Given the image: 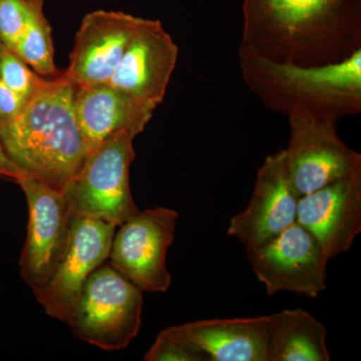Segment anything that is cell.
<instances>
[{
  "label": "cell",
  "instance_id": "7c38bea8",
  "mask_svg": "<svg viewBox=\"0 0 361 361\" xmlns=\"http://www.w3.org/2000/svg\"><path fill=\"white\" fill-rule=\"evenodd\" d=\"M178 56L179 47L161 21L142 18L106 84L157 109L164 101Z\"/></svg>",
  "mask_w": 361,
  "mask_h": 361
},
{
  "label": "cell",
  "instance_id": "3957f363",
  "mask_svg": "<svg viewBox=\"0 0 361 361\" xmlns=\"http://www.w3.org/2000/svg\"><path fill=\"white\" fill-rule=\"evenodd\" d=\"M242 78L268 110L334 123L361 113V49L341 63H276L239 45Z\"/></svg>",
  "mask_w": 361,
  "mask_h": 361
},
{
  "label": "cell",
  "instance_id": "d4e9b609",
  "mask_svg": "<svg viewBox=\"0 0 361 361\" xmlns=\"http://www.w3.org/2000/svg\"><path fill=\"white\" fill-rule=\"evenodd\" d=\"M2 47H4V44H2L1 40H0V54H1Z\"/></svg>",
  "mask_w": 361,
  "mask_h": 361
},
{
  "label": "cell",
  "instance_id": "9a60e30c",
  "mask_svg": "<svg viewBox=\"0 0 361 361\" xmlns=\"http://www.w3.org/2000/svg\"><path fill=\"white\" fill-rule=\"evenodd\" d=\"M165 330L208 361H268L269 315L199 320Z\"/></svg>",
  "mask_w": 361,
  "mask_h": 361
},
{
  "label": "cell",
  "instance_id": "52a82bcc",
  "mask_svg": "<svg viewBox=\"0 0 361 361\" xmlns=\"http://www.w3.org/2000/svg\"><path fill=\"white\" fill-rule=\"evenodd\" d=\"M247 253L268 295L285 291L316 298L326 290L329 259L313 235L297 222Z\"/></svg>",
  "mask_w": 361,
  "mask_h": 361
},
{
  "label": "cell",
  "instance_id": "ffe728a7",
  "mask_svg": "<svg viewBox=\"0 0 361 361\" xmlns=\"http://www.w3.org/2000/svg\"><path fill=\"white\" fill-rule=\"evenodd\" d=\"M32 6L25 0H0V40L9 51H16Z\"/></svg>",
  "mask_w": 361,
  "mask_h": 361
},
{
  "label": "cell",
  "instance_id": "2e32d148",
  "mask_svg": "<svg viewBox=\"0 0 361 361\" xmlns=\"http://www.w3.org/2000/svg\"><path fill=\"white\" fill-rule=\"evenodd\" d=\"M75 111L92 151L116 133H130L135 137L141 134L156 108L104 82L77 87Z\"/></svg>",
  "mask_w": 361,
  "mask_h": 361
},
{
  "label": "cell",
  "instance_id": "44dd1931",
  "mask_svg": "<svg viewBox=\"0 0 361 361\" xmlns=\"http://www.w3.org/2000/svg\"><path fill=\"white\" fill-rule=\"evenodd\" d=\"M146 361H208L201 351L178 341L165 329L157 336L153 345L145 355Z\"/></svg>",
  "mask_w": 361,
  "mask_h": 361
},
{
  "label": "cell",
  "instance_id": "30bf717a",
  "mask_svg": "<svg viewBox=\"0 0 361 361\" xmlns=\"http://www.w3.org/2000/svg\"><path fill=\"white\" fill-rule=\"evenodd\" d=\"M116 229L106 221L71 215L65 254L51 279L35 295L47 315L68 322L87 278L108 260Z\"/></svg>",
  "mask_w": 361,
  "mask_h": 361
},
{
  "label": "cell",
  "instance_id": "6da1fadb",
  "mask_svg": "<svg viewBox=\"0 0 361 361\" xmlns=\"http://www.w3.org/2000/svg\"><path fill=\"white\" fill-rule=\"evenodd\" d=\"M240 45L276 63L320 66L361 49V0H243Z\"/></svg>",
  "mask_w": 361,
  "mask_h": 361
},
{
  "label": "cell",
  "instance_id": "ac0fdd59",
  "mask_svg": "<svg viewBox=\"0 0 361 361\" xmlns=\"http://www.w3.org/2000/svg\"><path fill=\"white\" fill-rule=\"evenodd\" d=\"M14 52L40 77H58L51 27L45 18L44 6H32L27 25Z\"/></svg>",
  "mask_w": 361,
  "mask_h": 361
},
{
  "label": "cell",
  "instance_id": "ba28073f",
  "mask_svg": "<svg viewBox=\"0 0 361 361\" xmlns=\"http://www.w3.org/2000/svg\"><path fill=\"white\" fill-rule=\"evenodd\" d=\"M16 183L25 192L30 212L20 273L35 295L51 279L65 254L71 214L59 190L30 176Z\"/></svg>",
  "mask_w": 361,
  "mask_h": 361
},
{
  "label": "cell",
  "instance_id": "5b68a950",
  "mask_svg": "<svg viewBox=\"0 0 361 361\" xmlns=\"http://www.w3.org/2000/svg\"><path fill=\"white\" fill-rule=\"evenodd\" d=\"M142 291L109 263L85 282L70 320L73 336L106 351L122 350L139 334Z\"/></svg>",
  "mask_w": 361,
  "mask_h": 361
},
{
  "label": "cell",
  "instance_id": "8992f818",
  "mask_svg": "<svg viewBox=\"0 0 361 361\" xmlns=\"http://www.w3.org/2000/svg\"><path fill=\"white\" fill-rule=\"evenodd\" d=\"M178 219L177 211L165 207L140 211L118 226L110 264L142 292L168 291L172 276L166 261Z\"/></svg>",
  "mask_w": 361,
  "mask_h": 361
},
{
  "label": "cell",
  "instance_id": "7a4b0ae2",
  "mask_svg": "<svg viewBox=\"0 0 361 361\" xmlns=\"http://www.w3.org/2000/svg\"><path fill=\"white\" fill-rule=\"evenodd\" d=\"M75 90L63 75L44 80L20 115L0 125V144L23 174L61 192L90 153L75 116Z\"/></svg>",
  "mask_w": 361,
  "mask_h": 361
},
{
  "label": "cell",
  "instance_id": "9c48e42d",
  "mask_svg": "<svg viewBox=\"0 0 361 361\" xmlns=\"http://www.w3.org/2000/svg\"><path fill=\"white\" fill-rule=\"evenodd\" d=\"M290 139L285 149L287 171L299 198L361 172V155L336 132V123L289 116Z\"/></svg>",
  "mask_w": 361,
  "mask_h": 361
},
{
  "label": "cell",
  "instance_id": "d6986e66",
  "mask_svg": "<svg viewBox=\"0 0 361 361\" xmlns=\"http://www.w3.org/2000/svg\"><path fill=\"white\" fill-rule=\"evenodd\" d=\"M0 80L16 94L28 99L39 89L44 78L30 70L23 59L4 45L0 54Z\"/></svg>",
  "mask_w": 361,
  "mask_h": 361
},
{
  "label": "cell",
  "instance_id": "e0dca14e",
  "mask_svg": "<svg viewBox=\"0 0 361 361\" xmlns=\"http://www.w3.org/2000/svg\"><path fill=\"white\" fill-rule=\"evenodd\" d=\"M268 361H329L327 329L300 310H285L269 315Z\"/></svg>",
  "mask_w": 361,
  "mask_h": 361
},
{
  "label": "cell",
  "instance_id": "5bb4252c",
  "mask_svg": "<svg viewBox=\"0 0 361 361\" xmlns=\"http://www.w3.org/2000/svg\"><path fill=\"white\" fill-rule=\"evenodd\" d=\"M142 18L123 11L87 13L75 35L65 77L75 87L108 82Z\"/></svg>",
  "mask_w": 361,
  "mask_h": 361
},
{
  "label": "cell",
  "instance_id": "7402d4cb",
  "mask_svg": "<svg viewBox=\"0 0 361 361\" xmlns=\"http://www.w3.org/2000/svg\"><path fill=\"white\" fill-rule=\"evenodd\" d=\"M27 101L0 80V125H6L16 120L25 109Z\"/></svg>",
  "mask_w": 361,
  "mask_h": 361
},
{
  "label": "cell",
  "instance_id": "603a6c76",
  "mask_svg": "<svg viewBox=\"0 0 361 361\" xmlns=\"http://www.w3.org/2000/svg\"><path fill=\"white\" fill-rule=\"evenodd\" d=\"M0 176L16 180V182L25 176L23 171L7 155L6 149H4L1 144H0Z\"/></svg>",
  "mask_w": 361,
  "mask_h": 361
},
{
  "label": "cell",
  "instance_id": "277c9868",
  "mask_svg": "<svg viewBox=\"0 0 361 361\" xmlns=\"http://www.w3.org/2000/svg\"><path fill=\"white\" fill-rule=\"evenodd\" d=\"M134 139L130 133H116L90 151L61 191L71 215L118 227L140 212L130 187Z\"/></svg>",
  "mask_w": 361,
  "mask_h": 361
},
{
  "label": "cell",
  "instance_id": "cb8c5ba5",
  "mask_svg": "<svg viewBox=\"0 0 361 361\" xmlns=\"http://www.w3.org/2000/svg\"><path fill=\"white\" fill-rule=\"evenodd\" d=\"M28 4H37V6H44V0H25Z\"/></svg>",
  "mask_w": 361,
  "mask_h": 361
},
{
  "label": "cell",
  "instance_id": "4fadbf2b",
  "mask_svg": "<svg viewBox=\"0 0 361 361\" xmlns=\"http://www.w3.org/2000/svg\"><path fill=\"white\" fill-rule=\"evenodd\" d=\"M296 222L313 235L329 260L350 250L361 232V172L300 197Z\"/></svg>",
  "mask_w": 361,
  "mask_h": 361
},
{
  "label": "cell",
  "instance_id": "8fae6325",
  "mask_svg": "<svg viewBox=\"0 0 361 361\" xmlns=\"http://www.w3.org/2000/svg\"><path fill=\"white\" fill-rule=\"evenodd\" d=\"M298 200L287 171L285 149H280L266 157L248 206L230 221L228 235L240 240L247 251L257 248L296 223Z\"/></svg>",
  "mask_w": 361,
  "mask_h": 361
}]
</instances>
